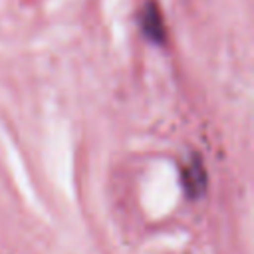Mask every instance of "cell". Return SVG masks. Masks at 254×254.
Returning a JSON list of instances; mask_svg holds the SVG:
<instances>
[{
    "label": "cell",
    "instance_id": "cell-1",
    "mask_svg": "<svg viewBox=\"0 0 254 254\" xmlns=\"http://www.w3.org/2000/svg\"><path fill=\"white\" fill-rule=\"evenodd\" d=\"M139 28L145 34V38L149 42L155 44H163L167 38V30H165V20L161 14V8L157 6V2L149 0L147 4L141 6L139 10Z\"/></svg>",
    "mask_w": 254,
    "mask_h": 254
},
{
    "label": "cell",
    "instance_id": "cell-2",
    "mask_svg": "<svg viewBox=\"0 0 254 254\" xmlns=\"http://www.w3.org/2000/svg\"><path fill=\"white\" fill-rule=\"evenodd\" d=\"M206 181H208V177H206V171H204L200 157L190 155L187 159V163L183 165V187H185L187 196L200 198L206 190Z\"/></svg>",
    "mask_w": 254,
    "mask_h": 254
}]
</instances>
